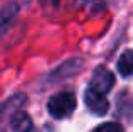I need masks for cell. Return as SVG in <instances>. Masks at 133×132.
<instances>
[{
  "label": "cell",
  "instance_id": "5",
  "mask_svg": "<svg viewBox=\"0 0 133 132\" xmlns=\"http://www.w3.org/2000/svg\"><path fill=\"white\" fill-rule=\"evenodd\" d=\"M118 71L121 76L133 75V51H125L118 59Z\"/></svg>",
  "mask_w": 133,
  "mask_h": 132
},
{
  "label": "cell",
  "instance_id": "3",
  "mask_svg": "<svg viewBox=\"0 0 133 132\" xmlns=\"http://www.w3.org/2000/svg\"><path fill=\"white\" fill-rule=\"evenodd\" d=\"M91 86H94L96 90H99L103 93H108L115 86L113 73L104 66H98L93 73V78H91Z\"/></svg>",
  "mask_w": 133,
  "mask_h": 132
},
{
  "label": "cell",
  "instance_id": "1",
  "mask_svg": "<svg viewBox=\"0 0 133 132\" xmlns=\"http://www.w3.org/2000/svg\"><path fill=\"white\" fill-rule=\"evenodd\" d=\"M76 95L71 92H61L57 95L51 97L47 103V110L52 117L56 119H64V117L71 115L76 109Z\"/></svg>",
  "mask_w": 133,
  "mask_h": 132
},
{
  "label": "cell",
  "instance_id": "4",
  "mask_svg": "<svg viewBox=\"0 0 133 132\" xmlns=\"http://www.w3.org/2000/svg\"><path fill=\"white\" fill-rule=\"evenodd\" d=\"M10 127L14 132H32V119L25 112H17L10 120Z\"/></svg>",
  "mask_w": 133,
  "mask_h": 132
},
{
  "label": "cell",
  "instance_id": "6",
  "mask_svg": "<svg viewBox=\"0 0 133 132\" xmlns=\"http://www.w3.org/2000/svg\"><path fill=\"white\" fill-rule=\"evenodd\" d=\"M15 12H17V7L15 5H9L2 14H0V36H2V32L10 26V22L14 20Z\"/></svg>",
  "mask_w": 133,
  "mask_h": 132
},
{
  "label": "cell",
  "instance_id": "2",
  "mask_svg": "<svg viewBox=\"0 0 133 132\" xmlns=\"http://www.w3.org/2000/svg\"><path fill=\"white\" fill-rule=\"evenodd\" d=\"M84 102L89 112H93L94 115H104L110 109V102H108L106 95L99 90H96L94 86H89L84 92Z\"/></svg>",
  "mask_w": 133,
  "mask_h": 132
},
{
  "label": "cell",
  "instance_id": "7",
  "mask_svg": "<svg viewBox=\"0 0 133 132\" xmlns=\"http://www.w3.org/2000/svg\"><path fill=\"white\" fill-rule=\"evenodd\" d=\"M93 132H125V129L116 122H108V124H101L98 125Z\"/></svg>",
  "mask_w": 133,
  "mask_h": 132
}]
</instances>
